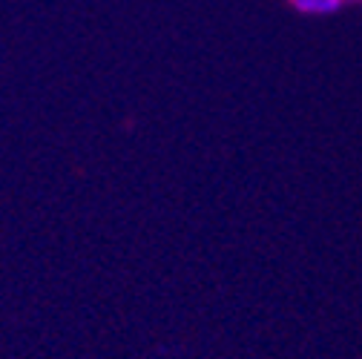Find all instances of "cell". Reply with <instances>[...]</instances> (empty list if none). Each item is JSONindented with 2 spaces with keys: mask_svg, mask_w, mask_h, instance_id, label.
Segmentation results:
<instances>
[{
  "mask_svg": "<svg viewBox=\"0 0 362 359\" xmlns=\"http://www.w3.org/2000/svg\"><path fill=\"white\" fill-rule=\"evenodd\" d=\"M348 0H291V6L302 15H334Z\"/></svg>",
  "mask_w": 362,
  "mask_h": 359,
  "instance_id": "cell-1",
  "label": "cell"
}]
</instances>
